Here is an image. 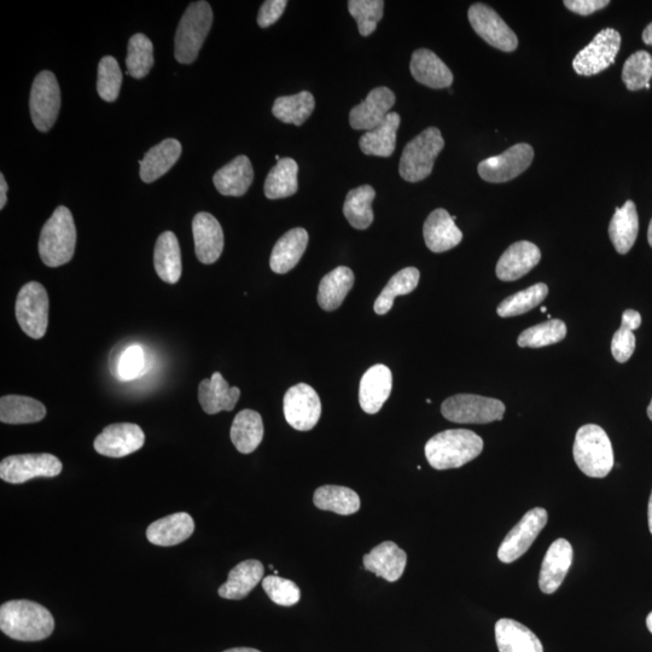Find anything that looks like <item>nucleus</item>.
Wrapping results in <instances>:
<instances>
[{
  "instance_id": "f257e3e1",
  "label": "nucleus",
  "mask_w": 652,
  "mask_h": 652,
  "mask_svg": "<svg viewBox=\"0 0 652 652\" xmlns=\"http://www.w3.org/2000/svg\"><path fill=\"white\" fill-rule=\"evenodd\" d=\"M0 630L20 642H40L54 633L55 619L43 605L19 599L0 608Z\"/></svg>"
},
{
  "instance_id": "f03ea898",
  "label": "nucleus",
  "mask_w": 652,
  "mask_h": 652,
  "mask_svg": "<svg viewBox=\"0 0 652 652\" xmlns=\"http://www.w3.org/2000/svg\"><path fill=\"white\" fill-rule=\"evenodd\" d=\"M483 450V440L467 429H450L433 436L424 452L436 470L457 469L474 461Z\"/></svg>"
},
{
  "instance_id": "7ed1b4c3",
  "label": "nucleus",
  "mask_w": 652,
  "mask_h": 652,
  "mask_svg": "<svg viewBox=\"0 0 652 652\" xmlns=\"http://www.w3.org/2000/svg\"><path fill=\"white\" fill-rule=\"evenodd\" d=\"M77 246V229L71 211L61 206L46 221L39 238V254L49 267L66 265L73 259Z\"/></svg>"
},
{
  "instance_id": "20e7f679",
  "label": "nucleus",
  "mask_w": 652,
  "mask_h": 652,
  "mask_svg": "<svg viewBox=\"0 0 652 652\" xmlns=\"http://www.w3.org/2000/svg\"><path fill=\"white\" fill-rule=\"evenodd\" d=\"M573 454L582 473L593 479H603L614 468L613 445L604 429L596 424H586L578 430Z\"/></svg>"
},
{
  "instance_id": "39448f33",
  "label": "nucleus",
  "mask_w": 652,
  "mask_h": 652,
  "mask_svg": "<svg viewBox=\"0 0 652 652\" xmlns=\"http://www.w3.org/2000/svg\"><path fill=\"white\" fill-rule=\"evenodd\" d=\"M213 25V11L207 2L191 3L179 22L174 39V56L179 63L196 61Z\"/></svg>"
},
{
  "instance_id": "423d86ee",
  "label": "nucleus",
  "mask_w": 652,
  "mask_h": 652,
  "mask_svg": "<svg viewBox=\"0 0 652 652\" xmlns=\"http://www.w3.org/2000/svg\"><path fill=\"white\" fill-rule=\"evenodd\" d=\"M445 147L439 128L429 127L406 145L401 155L399 173L409 183H418L433 172L436 157Z\"/></svg>"
},
{
  "instance_id": "0eeeda50",
  "label": "nucleus",
  "mask_w": 652,
  "mask_h": 652,
  "mask_svg": "<svg viewBox=\"0 0 652 652\" xmlns=\"http://www.w3.org/2000/svg\"><path fill=\"white\" fill-rule=\"evenodd\" d=\"M441 413L453 423L487 424L502 421L505 405L500 400L480 395L458 394L444 401Z\"/></svg>"
},
{
  "instance_id": "6e6552de",
  "label": "nucleus",
  "mask_w": 652,
  "mask_h": 652,
  "mask_svg": "<svg viewBox=\"0 0 652 652\" xmlns=\"http://www.w3.org/2000/svg\"><path fill=\"white\" fill-rule=\"evenodd\" d=\"M15 312L23 333L32 339H42L49 325L48 291L38 282L23 285L17 295Z\"/></svg>"
},
{
  "instance_id": "1a4fd4ad",
  "label": "nucleus",
  "mask_w": 652,
  "mask_h": 652,
  "mask_svg": "<svg viewBox=\"0 0 652 652\" xmlns=\"http://www.w3.org/2000/svg\"><path fill=\"white\" fill-rule=\"evenodd\" d=\"M62 469L60 459L54 454H19L3 459L0 463V479L21 485L37 477H56L62 473Z\"/></svg>"
},
{
  "instance_id": "9d476101",
  "label": "nucleus",
  "mask_w": 652,
  "mask_h": 652,
  "mask_svg": "<svg viewBox=\"0 0 652 652\" xmlns=\"http://www.w3.org/2000/svg\"><path fill=\"white\" fill-rule=\"evenodd\" d=\"M29 109L38 131L49 132L54 127L61 109V90L54 73L44 71L34 79Z\"/></svg>"
},
{
  "instance_id": "9b49d317",
  "label": "nucleus",
  "mask_w": 652,
  "mask_h": 652,
  "mask_svg": "<svg viewBox=\"0 0 652 652\" xmlns=\"http://www.w3.org/2000/svg\"><path fill=\"white\" fill-rule=\"evenodd\" d=\"M621 48L620 33L614 28H605L592 42L582 49L573 61L576 74L592 77L613 66Z\"/></svg>"
},
{
  "instance_id": "f8f14e48",
  "label": "nucleus",
  "mask_w": 652,
  "mask_h": 652,
  "mask_svg": "<svg viewBox=\"0 0 652 652\" xmlns=\"http://www.w3.org/2000/svg\"><path fill=\"white\" fill-rule=\"evenodd\" d=\"M534 159V150L527 143L514 145L498 156L480 162V177L488 183H506L528 170Z\"/></svg>"
},
{
  "instance_id": "ddd939ff",
  "label": "nucleus",
  "mask_w": 652,
  "mask_h": 652,
  "mask_svg": "<svg viewBox=\"0 0 652 652\" xmlns=\"http://www.w3.org/2000/svg\"><path fill=\"white\" fill-rule=\"evenodd\" d=\"M547 521H549V515L545 509L529 510L506 535L498 550L499 560L503 563H512L525 555L547 525Z\"/></svg>"
},
{
  "instance_id": "4468645a",
  "label": "nucleus",
  "mask_w": 652,
  "mask_h": 652,
  "mask_svg": "<svg viewBox=\"0 0 652 652\" xmlns=\"http://www.w3.org/2000/svg\"><path fill=\"white\" fill-rule=\"evenodd\" d=\"M284 417L290 427L308 432L322 416V403L316 390L306 383L296 384L284 395Z\"/></svg>"
},
{
  "instance_id": "2eb2a0df",
  "label": "nucleus",
  "mask_w": 652,
  "mask_h": 652,
  "mask_svg": "<svg viewBox=\"0 0 652 652\" xmlns=\"http://www.w3.org/2000/svg\"><path fill=\"white\" fill-rule=\"evenodd\" d=\"M471 27L485 42L504 52H514L518 39L506 22L486 4L471 5L468 13Z\"/></svg>"
},
{
  "instance_id": "dca6fc26",
  "label": "nucleus",
  "mask_w": 652,
  "mask_h": 652,
  "mask_svg": "<svg viewBox=\"0 0 652 652\" xmlns=\"http://www.w3.org/2000/svg\"><path fill=\"white\" fill-rule=\"evenodd\" d=\"M144 442V432L137 424L115 423L103 429L93 447L102 456L122 458L141 450Z\"/></svg>"
},
{
  "instance_id": "f3484780",
  "label": "nucleus",
  "mask_w": 652,
  "mask_h": 652,
  "mask_svg": "<svg viewBox=\"0 0 652 652\" xmlns=\"http://www.w3.org/2000/svg\"><path fill=\"white\" fill-rule=\"evenodd\" d=\"M394 92L386 86L376 87L366 100L354 107L349 114V124L357 131H372L380 126L394 107Z\"/></svg>"
},
{
  "instance_id": "a211bd4d",
  "label": "nucleus",
  "mask_w": 652,
  "mask_h": 652,
  "mask_svg": "<svg viewBox=\"0 0 652 652\" xmlns=\"http://www.w3.org/2000/svg\"><path fill=\"white\" fill-rule=\"evenodd\" d=\"M573 562V546L566 539L553 541L547 550L539 575L540 590L552 595L563 584Z\"/></svg>"
},
{
  "instance_id": "6ab92c4d",
  "label": "nucleus",
  "mask_w": 652,
  "mask_h": 652,
  "mask_svg": "<svg viewBox=\"0 0 652 652\" xmlns=\"http://www.w3.org/2000/svg\"><path fill=\"white\" fill-rule=\"evenodd\" d=\"M195 252L202 264L211 265L218 261L224 250V232L219 221L212 214L201 212L192 220Z\"/></svg>"
},
{
  "instance_id": "aec40b11",
  "label": "nucleus",
  "mask_w": 652,
  "mask_h": 652,
  "mask_svg": "<svg viewBox=\"0 0 652 652\" xmlns=\"http://www.w3.org/2000/svg\"><path fill=\"white\" fill-rule=\"evenodd\" d=\"M393 389L392 371L386 365L372 366L360 381L359 403L364 412L376 415L390 397Z\"/></svg>"
},
{
  "instance_id": "412c9836",
  "label": "nucleus",
  "mask_w": 652,
  "mask_h": 652,
  "mask_svg": "<svg viewBox=\"0 0 652 652\" xmlns=\"http://www.w3.org/2000/svg\"><path fill=\"white\" fill-rule=\"evenodd\" d=\"M541 252L534 243L521 241L512 244L497 264V277L503 282H514L526 276L540 263Z\"/></svg>"
},
{
  "instance_id": "4be33fe9",
  "label": "nucleus",
  "mask_w": 652,
  "mask_h": 652,
  "mask_svg": "<svg viewBox=\"0 0 652 652\" xmlns=\"http://www.w3.org/2000/svg\"><path fill=\"white\" fill-rule=\"evenodd\" d=\"M424 241L433 253H444L457 247L463 240L462 231L444 208L435 209L423 226Z\"/></svg>"
},
{
  "instance_id": "5701e85b",
  "label": "nucleus",
  "mask_w": 652,
  "mask_h": 652,
  "mask_svg": "<svg viewBox=\"0 0 652 652\" xmlns=\"http://www.w3.org/2000/svg\"><path fill=\"white\" fill-rule=\"evenodd\" d=\"M363 563L365 569L374 573L378 578L395 582L405 572L407 555L393 541H384L364 556Z\"/></svg>"
},
{
  "instance_id": "b1692460",
  "label": "nucleus",
  "mask_w": 652,
  "mask_h": 652,
  "mask_svg": "<svg viewBox=\"0 0 652 652\" xmlns=\"http://www.w3.org/2000/svg\"><path fill=\"white\" fill-rule=\"evenodd\" d=\"M410 69L419 84L430 89H446L453 83V73L441 58L428 49L413 52Z\"/></svg>"
},
{
  "instance_id": "393cba45",
  "label": "nucleus",
  "mask_w": 652,
  "mask_h": 652,
  "mask_svg": "<svg viewBox=\"0 0 652 652\" xmlns=\"http://www.w3.org/2000/svg\"><path fill=\"white\" fill-rule=\"evenodd\" d=\"M195 531V522L188 512H177L151 523L147 538L157 546H176L188 540Z\"/></svg>"
},
{
  "instance_id": "a878e982",
  "label": "nucleus",
  "mask_w": 652,
  "mask_h": 652,
  "mask_svg": "<svg viewBox=\"0 0 652 652\" xmlns=\"http://www.w3.org/2000/svg\"><path fill=\"white\" fill-rule=\"evenodd\" d=\"M240 397V388L230 387L220 372H215L209 380L200 383L199 400L207 415L234 410Z\"/></svg>"
},
{
  "instance_id": "bb28decb",
  "label": "nucleus",
  "mask_w": 652,
  "mask_h": 652,
  "mask_svg": "<svg viewBox=\"0 0 652 652\" xmlns=\"http://www.w3.org/2000/svg\"><path fill=\"white\" fill-rule=\"evenodd\" d=\"M254 180L252 162L247 156H237L214 174L215 188L224 196L241 197L250 188Z\"/></svg>"
},
{
  "instance_id": "cd10ccee",
  "label": "nucleus",
  "mask_w": 652,
  "mask_h": 652,
  "mask_svg": "<svg viewBox=\"0 0 652 652\" xmlns=\"http://www.w3.org/2000/svg\"><path fill=\"white\" fill-rule=\"evenodd\" d=\"M264 564L256 560L244 561L231 570L229 578L219 587L221 598L241 601L252 592L264 578Z\"/></svg>"
},
{
  "instance_id": "c85d7f7f",
  "label": "nucleus",
  "mask_w": 652,
  "mask_h": 652,
  "mask_svg": "<svg viewBox=\"0 0 652 652\" xmlns=\"http://www.w3.org/2000/svg\"><path fill=\"white\" fill-rule=\"evenodd\" d=\"M308 244V232L302 227L290 230L279 238L272 250L270 267L278 275H284L294 269L304 256Z\"/></svg>"
},
{
  "instance_id": "c756f323",
  "label": "nucleus",
  "mask_w": 652,
  "mask_h": 652,
  "mask_svg": "<svg viewBox=\"0 0 652 652\" xmlns=\"http://www.w3.org/2000/svg\"><path fill=\"white\" fill-rule=\"evenodd\" d=\"M182 155V144L174 138L165 139L151 148L141 163V179L144 183H154L155 180L171 170Z\"/></svg>"
},
{
  "instance_id": "7c9ffc66",
  "label": "nucleus",
  "mask_w": 652,
  "mask_h": 652,
  "mask_svg": "<svg viewBox=\"0 0 652 652\" xmlns=\"http://www.w3.org/2000/svg\"><path fill=\"white\" fill-rule=\"evenodd\" d=\"M496 642L499 652H544L540 639L528 627L511 619L497 622Z\"/></svg>"
},
{
  "instance_id": "2f4dec72",
  "label": "nucleus",
  "mask_w": 652,
  "mask_h": 652,
  "mask_svg": "<svg viewBox=\"0 0 652 652\" xmlns=\"http://www.w3.org/2000/svg\"><path fill=\"white\" fill-rule=\"evenodd\" d=\"M154 266L163 282L176 284L182 277V254L178 238L172 231L163 232L157 238L154 250Z\"/></svg>"
},
{
  "instance_id": "473e14b6",
  "label": "nucleus",
  "mask_w": 652,
  "mask_h": 652,
  "mask_svg": "<svg viewBox=\"0 0 652 652\" xmlns=\"http://www.w3.org/2000/svg\"><path fill=\"white\" fill-rule=\"evenodd\" d=\"M639 218L636 203L627 201L624 207L616 208L609 225V236L616 252L622 255L630 252L637 241Z\"/></svg>"
},
{
  "instance_id": "72a5a7b5",
  "label": "nucleus",
  "mask_w": 652,
  "mask_h": 652,
  "mask_svg": "<svg viewBox=\"0 0 652 652\" xmlns=\"http://www.w3.org/2000/svg\"><path fill=\"white\" fill-rule=\"evenodd\" d=\"M230 436L238 452L253 453L264 439L263 418L253 410L241 411L232 423Z\"/></svg>"
},
{
  "instance_id": "f704fd0d",
  "label": "nucleus",
  "mask_w": 652,
  "mask_h": 652,
  "mask_svg": "<svg viewBox=\"0 0 652 652\" xmlns=\"http://www.w3.org/2000/svg\"><path fill=\"white\" fill-rule=\"evenodd\" d=\"M354 273L346 266L337 267L319 284L318 304L324 311H335L345 301L354 285Z\"/></svg>"
},
{
  "instance_id": "c9c22d12",
  "label": "nucleus",
  "mask_w": 652,
  "mask_h": 652,
  "mask_svg": "<svg viewBox=\"0 0 652 652\" xmlns=\"http://www.w3.org/2000/svg\"><path fill=\"white\" fill-rule=\"evenodd\" d=\"M400 121V115L392 112L375 130L364 133L359 142L363 153L370 156H392L395 147H397V133Z\"/></svg>"
},
{
  "instance_id": "e433bc0d",
  "label": "nucleus",
  "mask_w": 652,
  "mask_h": 652,
  "mask_svg": "<svg viewBox=\"0 0 652 652\" xmlns=\"http://www.w3.org/2000/svg\"><path fill=\"white\" fill-rule=\"evenodd\" d=\"M46 407L40 401L22 397V395H5L0 399V421L5 424H31L43 421Z\"/></svg>"
},
{
  "instance_id": "4c0bfd02",
  "label": "nucleus",
  "mask_w": 652,
  "mask_h": 652,
  "mask_svg": "<svg viewBox=\"0 0 652 652\" xmlns=\"http://www.w3.org/2000/svg\"><path fill=\"white\" fill-rule=\"evenodd\" d=\"M299 165L290 157H285L272 168L265 182V196L270 200L287 199L299 190Z\"/></svg>"
},
{
  "instance_id": "58836bf2",
  "label": "nucleus",
  "mask_w": 652,
  "mask_h": 652,
  "mask_svg": "<svg viewBox=\"0 0 652 652\" xmlns=\"http://www.w3.org/2000/svg\"><path fill=\"white\" fill-rule=\"evenodd\" d=\"M376 197V191L370 185L359 186L348 192L345 205H343V214H345L348 223L354 229L366 230L374 223V211H372V202Z\"/></svg>"
},
{
  "instance_id": "ea45409f",
  "label": "nucleus",
  "mask_w": 652,
  "mask_h": 652,
  "mask_svg": "<svg viewBox=\"0 0 652 652\" xmlns=\"http://www.w3.org/2000/svg\"><path fill=\"white\" fill-rule=\"evenodd\" d=\"M313 503L318 509L335 512V514L353 515L360 509V498L353 489L342 486L326 485L314 492Z\"/></svg>"
},
{
  "instance_id": "a19ab883",
  "label": "nucleus",
  "mask_w": 652,
  "mask_h": 652,
  "mask_svg": "<svg viewBox=\"0 0 652 652\" xmlns=\"http://www.w3.org/2000/svg\"><path fill=\"white\" fill-rule=\"evenodd\" d=\"M316 108V100L311 92L302 91L298 95L277 98L272 113L284 124L301 126L310 118Z\"/></svg>"
},
{
  "instance_id": "79ce46f5",
  "label": "nucleus",
  "mask_w": 652,
  "mask_h": 652,
  "mask_svg": "<svg viewBox=\"0 0 652 652\" xmlns=\"http://www.w3.org/2000/svg\"><path fill=\"white\" fill-rule=\"evenodd\" d=\"M421 273L416 267H406L390 278V281L383 289L380 296H378L374 308L378 316L388 313L392 310L394 300L401 295L412 293L417 288Z\"/></svg>"
},
{
  "instance_id": "37998d69",
  "label": "nucleus",
  "mask_w": 652,
  "mask_h": 652,
  "mask_svg": "<svg viewBox=\"0 0 652 652\" xmlns=\"http://www.w3.org/2000/svg\"><path fill=\"white\" fill-rule=\"evenodd\" d=\"M154 66V46L151 40L142 33H137L128 43L126 57L127 74L132 78L147 77Z\"/></svg>"
},
{
  "instance_id": "c03bdc74",
  "label": "nucleus",
  "mask_w": 652,
  "mask_h": 652,
  "mask_svg": "<svg viewBox=\"0 0 652 652\" xmlns=\"http://www.w3.org/2000/svg\"><path fill=\"white\" fill-rule=\"evenodd\" d=\"M547 295H549V288L546 284H534L506 298L497 308L498 316L502 318L521 316L539 306Z\"/></svg>"
},
{
  "instance_id": "a18cd8bd",
  "label": "nucleus",
  "mask_w": 652,
  "mask_h": 652,
  "mask_svg": "<svg viewBox=\"0 0 652 652\" xmlns=\"http://www.w3.org/2000/svg\"><path fill=\"white\" fill-rule=\"evenodd\" d=\"M642 316L634 310H627L622 314L621 328L616 331L611 341V353L616 362L624 364L631 359L636 349V336L633 331L639 329Z\"/></svg>"
},
{
  "instance_id": "49530a36",
  "label": "nucleus",
  "mask_w": 652,
  "mask_h": 652,
  "mask_svg": "<svg viewBox=\"0 0 652 652\" xmlns=\"http://www.w3.org/2000/svg\"><path fill=\"white\" fill-rule=\"evenodd\" d=\"M567 325L561 319H550L529 328L518 337L521 348H541L555 345L566 339Z\"/></svg>"
},
{
  "instance_id": "de8ad7c7",
  "label": "nucleus",
  "mask_w": 652,
  "mask_h": 652,
  "mask_svg": "<svg viewBox=\"0 0 652 652\" xmlns=\"http://www.w3.org/2000/svg\"><path fill=\"white\" fill-rule=\"evenodd\" d=\"M652 78V56L646 51L634 52L622 69V80L628 90L650 89Z\"/></svg>"
},
{
  "instance_id": "09e8293b",
  "label": "nucleus",
  "mask_w": 652,
  "mask_h": 652,
  "mask_svg": "<svg viewBox=\"0 0 652 652\" xmlns=\"http://www.w3.org/2000/svg\"><path fill=\"white\" fill-rule=\"evenodd\" d=\"M349 14L358 23L360 36L369 37L376 31L378 22L383 19L382 0H349Z\"/></svg>"
},
{
  "instance_id": "8fccbe9b",
  "label": "nucleus",
  "mask_w": 652,
  "mask_h": 652,
  "mask_svg": "<svg viewBox=\"0 0 652 652\" xmlns=\"http://www.w3.org/2000/svg\"><path fill=\"white\" fill-rule=\"evenodd\" d=\"M122 85V73L118 61L112 56L103 57L98 64V95L106 102L118 100Z\"/></svg>"
},
{
  "instance_id": "3c124183",
  "label": "nucleus",
  "mask_w": 652,
  "mask_h": 652,
  "mask_svg": "<svg viewBox=\"0 0 652 652\" xmlns=\"http://www.w3.org/2000/svg\"><path fill=\"white\" fill-rule=\"evenodd\" d=\"M263 589L273 603L282 607H293L298 604L301 592L295 582L283 579L281 576L270 575L263 580Z\"/></svg>"
},
{
  "instance_id": "603ef678",
  "label": "nucleus",
  "mask_w": 652,
  "mask_h": 652,
  "mask_svg": "<svg viewBox=\"0 0 652 652\" xmlns=\"http://www.w3.org/2000/svg\"><path fill=\"white\" fill-rule=\"evenodd\" d=\"M116 375L122 381L136 380L143 374L145 368V354L143 348L138 345L127 347L120 354Z\"/></svg>"
},
{
  "instance_id": "864d4df0",
  "label": "nucleus",
  "mask_w": 652,
  "mask_h": 652,
  "mask_svg": "<svg viewBox=\"0 0 652 652\" xmlns=\"http://www.w3.org/2000/svg\"><path fill=\"white\" fill-rule=\"evenodd\" d=\"M288 2L285 0H267L260 8L258 15V25L261 28H267L281 19Z\"/></svg>"
},
{
  "instance_id": "5fc2aeb1",
  "label": "nucleus",
  "mask_w": 652,
  "mask_h": 652,
  "mask_svg": "<svg viewBox=\"0 0 652 652\" xmlns=\"http://www.w3.org/2000/svg\"><path fill=\"white\" fill-rule=\"evenodd\" d=\"M609 4V0H566L564 2L568 10L581 16L592 15L596 11L607 8Z\"/></svg>"
},
{
  "instance_id": "6e6d98bb",
  "label": "nucleus",
  "mask_w": 652,
  "mask_h": 652,
  "mask_svg": "<svg viewBox=\"0 0 652 652\" xmlns=\"http://www.w3.org/2000/svg\"><path fill=\"white\" fill-rule=\"evenodd\" d=\"M7 192H8V184L7 180H5L4 174H0V209H3L5 205H7L8 199H7Z\"/></svg>"
},
{
  "instance_id": "4d7b16f0",
  "label": "nucleus",
  "mask_w": 652,
  "mask_h": 652,
  "mask_svg": "<svg viewBox=\"0 0 652 652\" xmlns=\"http://www.w3.org/2000/svg\"><path fill=\"white\" fill-rule=\"evenodd\" d=\"M643 42H644L646 45H650V46H652V22L650 23V25H649L648 27H646V28L644 29V32H643Z\"/></svg>"
},
{
  "instance_id": "13d9d810",
  "label": "nucleus",
  "mask_w": 652,
  "mask_h": 652,
  "mask_svg": "<svg viewBox=\"0 0 652 652\" xmlns=\"http://www.w3.org/2000/svg\"><path fill=\"white\" fill-rule=\"evenodd\" d=\"M224 652H261V651L252 648H234V649L226 650Z\"/></svg>"
},
{
  "instance_id": "bf43d9fd",
  "label": "nucleus",
  "mask_w": 652,
  "mask_h": 652,
  "mask_svg": "<svg viewBox=\"0 0 652 652\" xmlns=\"http://www.w3.org/2000/svg\"><path fill=\"white\" fill-rule=\"evenodd\" d=\"M648 517H649V528L650 532L652 534V492L649 500V509H648Z\"/></svg>"
},
{
  "instance_id": "052dcab7",
  "label": "nucleus",
  "mask_w": 652,
  "mask_h": 652,
  "mask_svg": "<svg viewBox=\"0 0 652 652\" xmlns=\"http://www.w3.org/2000/svg\"><path fill=\"white\" fill-rule=\"evenodd\" d=\"M646 626H648L649 631L652 633V613H650L649 616L646 617Z\"/></svg>"
},
{
  "instance_id": "680f3d73",
  "label": "nucleus",
  "mask_w": 652,
  "mask_h": 652,
  "mask_svg": "<svg viewBox=\"0 0 652 652\" xmlns=\"http://www.w3.org/2000/svg\"><path fill=\"white\" fill-rule=\"evenodd\" d=\"M648 240H649V244H650V246L652 248V219H651L650 224H649Z\"/></svg>"
},
{
  "instance_id": "e2e57ef3",
  "label": "nucleus",
  "mask_w": 652,
  "mask_h": 652,
  "mask_svg": "<svg viewBox=\"0 0 652 652\" xmlns=\"http://www.w3.org/2000/svg\"><path fill=\"white\" fill-rule=\"evenodd\" d=\"M648 416L652 421V400H651V403H650V405L648 407Z\"/></svg>"
},
{
  "instance_id": "0e129e2a",
  "label": "nucleus",
  "mask_w": 652,
  "mask_h": 652,
  "mask_svg": "<svg viewBox=\"0 0 652 652\" xmlns=\"http://www.w3.org/2000/svg\"><path fill=\"white\" fill-rule=\"evenodd\" d=\"M546 311V307H541V312L545 313Z\"/></svg>"
}]
</instances>
